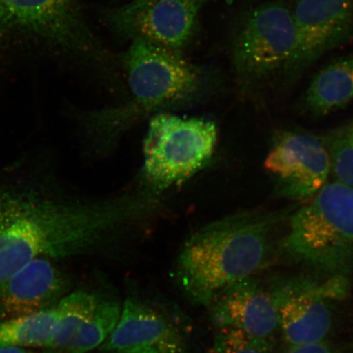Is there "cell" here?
Masks as SVG:
<instances>
[{"label":"cell","instance_id":"cell-5","mask_svg":"<svg viewBox=\"0 0 353 353\" xmlns=\"http://www.w3.org/2000/svg\"><path fill=\"white\" fill-rule=\"evenodd\" d=\"M294 44L288 0H269L246 11L231 42L232 68L242 94L259 99L268 91L279 92Z\"/></svg>","mask_w":353,"mask_h":353},{"label":"cell","instance_id":"cell-3","mask_svg":"<svg viewBox=\"0 0 353 353\" xmlns=\"http://www.w3.org/2000/svg\"><path fill=\"white\" fill-rule=\"evenodd\" d=\"M130 100L125 105L83 118L92 148H112L123 132L154 112L196 103L210 91V77L182 52L136 39L121 57ZM156 113V114H157Z\"/></svg>","mask_w":353,"mask_h":353},{"label":"cell","instance_id":"cell-1","mask_svg":"<svg viewBox=\"0 0 353 353\" xmlns=\"http://www.w3.org/2000/svg\"><path fill=\"white\" fill-rule=\"evenodd\" d=\"M161 201L142 188L87 198L32 181L0 183V281L34 260L97 252L158 214Z\"/></svg>","mask_w":353,"mask_h":353},{"label":"cell","instance_id":"cell-17","mask_svg":"<svg viewBox=\"0 0 353 353\" xmlns=\"http://www.w3.org/2000/svg\"><path fill=\"white\" fill-rule=\"evenodd\" d=\"M57 306L28 316L0 320V347L46 348L56 324Z\"/></svg>","mask_w":353,"mask_h":353},{"label":"cell","instance_id":"cell-14","mask_svg":"<svg viewBox=\"0 0 353 353\" xmlns=\"http://www.w3.org/2000/svg\"><path fill=\"white\" fill-rule=\"evenodd\" d=\"M216 329L236 328L260 338H274L279 322L267 283L255 275L228 285L210 304Z\"/></svg>","mask_w":353,"mask_h":353},{"label":"cell","instance_id":"cell-13","mask_svg":"<svg viewBox=\"0 0 353 353\" xmlns=\"http://www.w3.org/2000/svg\"><path fill=\"white\" fill-rule=\"evenodd\" d=\"M70 281L52 259L39 258L0 281V320L37 314L57 306Z\"/></svg>","mask_w":353,"mask_h":353},{"label":"cell","instance_id":"cell-19","mask_svg":"<svg viewBox=\"0 0 353 353\" xmlns=\"http://www.w3.org/2000/svg\"><path fill=\"white\" fill-rule=\"evenodd\" d=\"M321 139L329 154L332 180L353 188V120Z\"/></svg>","mask_w":353,"mask_h":353},{"label":"cell","instance_id":"cell-18","mask_svg":"<svg viewBox=\"0 0 353 353\" xmlns=\"http://www.w3.org/2000/svg\"><path fill=\"white\" fill-rule=\"evenodd\" d=\"M121 308L117 299L103 295L65 353H88L103 345L116 327Z\"/></svg>","mask_w":353,"mask_h":353},{"label":"cell","instance_id":"cell-8","mask_svg":"<svg viewBox=\"0 0 353 353\" xmlns=\"http://www.w3.org/2000/svg\"><path fill=\"white\" fill-rule=\"evenodd\" d=\"M267 284L290 347L324 341L332 329L334 306L351 289L348 276L311 272L272 276Z\"/></svg>","mask_w":353,"mask_h":353},{"label":"cell","instance_id":"cell-21","mask_svg":"<svg viewBox=\"0 0 353 353\" xmlns=\"http://www.w3.org/2000/svg\"><path fill=\"white\" fill-rule=\"evenodd\" d=\"M285 353H347L325 341L290 347Z\"/></svg>","mask_w":353,"mask_h":353},{"label":"cell","instance_id":"cell-6","mask_svg":"<svg viewBox=\"0 0 353 353\" xmlns=\"http://www.w3.org/2000/svg\"><path fill=\"white\" fill-rule=\"evenodd\" d=\"M218 134L205 119L154 114L143 143V187L162 196L192 178L213 157Z\"/></svg>","mask_w":353,"mask_h":353},{"label":"cell","instance_id":"cell-2","mask_svg":"<svg viewBox=\"0 0 353 353\" xmlns=\"http://www.w3.org/2000/svg\"><path fill=\"white\" fill-rule=\"evenodd\" d=\"M296 207L240 212L199 229L176 258L179 288L196 305L209 307L226 287L268 266L275 252L276 229Z\"/></svg>","mask_w":353,"mask_h":353},{"label":"cell","instance_id":"cell-7","mask_svg":"<svg viewBox=\"0 0 353 353\" xmlns=\"http://www.w3.org/2000/svg\"><path fill=\"white\" fill-rule=\"evenodd\" d=\"M0 35L72 59H105L78 0H0Z\"/></svg>","mask_w":353,"mask_h":353},{"label":"cell","instance_id":"cell-4","mask_svg":"<svg viewBox=\"0 0 353 353\" xmlns=\"http://www.w3.org/2000/svg\"><path fill=\"white\" fill-rule=\"evenodd\" d=\"M277 254L323 275L353 272V188L328 181L316 195L289 215Z\"/></svg>","mask_w":353,"mask_h":353},{"label":"cell","instance_id":"cell-16","mask_svg":"<svg viewBox=\"0 0 353 353\" xmlns=\"http://www.w3.org/2000/svg\"><path fill=\"white\" fill-rule=\"evenodd\" d=\"M103 294L85 290L68 293L57 304L59 315L46 353H63L68 350L79 330L94 312Z\"/></svg>","mask_w":353,"mask_h":353},{"label":"cell","instance_id":"cell-10","mask_svg":"<svg viewBox=\"0 0 353 353\" xmlns=\"http://www.w3.org/2000/svg\"><path fill=\"white\" fill-rule=\"evenodd\" d=\"M202 0H132L105 11L118 37L136 39L182 52L196 33Z\"/></svg>","mask_w":353,"mask_h":353},{"label":"cell","instance_id":"cell-15","mask_svg":"<svg viewBox=\"0 0 353 353\" xmlns=\"http://www.w3.org/2000/svg\"><path fill=\"white\" fill-rule=\"evenodd\" d=\"M353 101V54L339 57L313 76L297 104L304 116L322 118Z\"/></svg>","mask_w":353,"mask_h":353},{"label":"cell","instance_id":"cell-20","mask_svg":"<svg viewBox=\"0 0 353 353\" xmlns=\"http://www.w3.org/2000/svg\"><path fill=\"white\" fill-rule=\"evenodd\" d=\"M216 330L210 353H272L274 350V338H260L236 328Z\"/></svg>","mask_w":353,"mask_h":353},{"label":"cell","instance_id":"cell-11","mask_svg":"<svg viewBox=\"0 0 353 353\" xmlns=\"http://www.w3.org/2000/svg\"><path fill=\"white\" fill-rule=\"evenodd\" d=\"M264 168L274 185L275 196L307 203L328 183L330 162L321 138L307 132H277Z\"/></svg>","mask_w":353,"mask_h":353},{"label":"cell","instance_id":"cell-23","mask_svg":"<svg viewBox=\"0 0 353 353\" xmlns=\"http://www.w3.org/2000/svg\"><path fill=\"white\" fill-rule=\"evenodd\" d=\"M202 1H204V0H202Z\"/></svg>","mask_w":353,"mask_h":353},{"label":"cell","instance_id":"cell-22","mask_svg":"<svg viewBox=\"0 0 353 353\" xmlns=\"http://www.w3.org/2000/svg\"><path fill=\"white\" fill-rule=\"evenodd\" d=\"M0 353H34L26 348L0 347Z\"/></svg>","mask_w":353,"mask_h":353},{"label":"cell","instance_id":"cell-9","mask_svg":"<svg viewBox=\"0 0 353 353\" xmlns=\"http://www.w3.org/2000/svg\"><path fill=\"white\" fill-rule=\"evenodd\" d=\"M295 44L280 94H288L325 55L353 39V0H296Z\"/></svg>","mask_w":353,"mask_h":353},{"label":"cell","instance_id":"cell-12","mask_svg":"<svg viewBox=\"0 0 353 353\" xmlns=\"http://www.w3.org/2000/svg\"><path fill=\"white\" fill-rule=\"evenodd\" d=\"M99 350L108 353H188L183 334L173 322L135 297L123 302L116 327Z\"/></svg>","mask_w":353,"mask_h":353}]
</instances>
